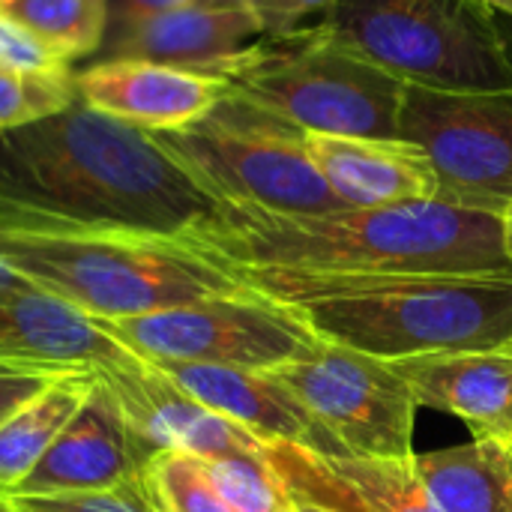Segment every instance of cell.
Wrapping results in <instances>:
<instances>
[{"label":"cell","instance_id":"cell-1","mask_svg":"<svg viewBox=\"0 0 512 512\" xmlns=\"http://www.w3.org/2000/svg\"><path fill=\"white\" fill-rule=\"evenodd\" d=\"M222 204L156 141L78 93L0 129V228L189 243Z\"/></svg>","mask_w":512,"mask_h":512},{"label":"cell","instance_id":"cell-2","mask_svg":"<svg viewBox=\"0 0 512 512\" xmlns=\"http://www.w3.org/2000/svg\"><path fill=\"white\" fill-rule=\"evenodd\" d=\"M189 249L222 270L512 276L504 219L444 201L282 216L222 204Z\"/></svg>","mask_w":512,"mask_h":512},{"label":"cell","instance_id":"cell-3","mask_svg":"<svg viewBox=\"0 0 512 512\" xmlns=\"http://www.w3.org/2000/svg\"><path fill=\"white\" fill-rule=\"evenodd\" d=\"M324 342L378 360L512 345V276L228 270Z\"/></svg>","mask_w":512,"mask_h":512},{"label":"cell","instance_id":"cell-4","mask_svg":"<svg viewBox=\"0 0 512 512\" xmlns=\"http://www.w3.org/2000/svg\"><path fill=\"white\" fill-rule=\"evenodd\" d=\"M0 261L99 321H123L246 291L186 243L0 228Z\"/></svg>","mask_w":512,"mask_h":512},{"label":"cell","instance_id":"cell-5","mask_svg":"<svg viewBox=\"0 0 512 512\" xmlns=\"http://www.w3.org/2000/svg\"><path fill=\"white\" fill-rule=\"evenodd\" d=\"M318 27L402 84L512 90L495 18L468 0H336Z\"/></svg>","mask_w":512,"mask_h":512},{"label":"cell","instance_id":"cell-6","mask_svg":"<svg viewBox=\"0 0 512 512\" xmlns=\"http://www.w3.org/2000/svg\"><path fill=\"white\" fill-rule=\"evenodd\" d=\"M237 96L300 132L399 138L405 84L330 42L318 24L261 39L225 75Z\"/></svg>","mask_w":512,"mask_h":512},{"label":"cell","instance_id":"cell-7","mask_svg":"<svg viewBox=\"0 0 512 512\" xmlns=\"http://www.w3.org/2000/svg\"><path fill=\"white\" fill-rule=\"evenodd\" d=\"M156 141L219 201L282 216L348 210L306 150V132L228 96L198 123L153 132Z\"/></svg>","mask_w":512,"mask_h":512},{"label":"cell","instance_id":"cell-8","mask_svg":"<svg viewBox=\"0 0 512 512\" xmlns=\"http://www.w3.org/2000/svg\"><path fill=\"white\" fill-rule=\"evenodd\" d=\"M396 135L429 159L438 198L504 216L512 204V90L405 84Z\"/></svg>","mask_w":512,"mask_h":512},{"label":"cell","instance_id":"cell-9","mask_svg":"<svg viewBox=\"0 0 512 512\" xmlns=\"http://www.w3.org/2000/svg\"><path fill=\"white\" fill-rule=\"evenodd\" d=\"M99 324L141 360L261 372L306 357L318 342L294 309L252 291Z\"/></svg>","mask_w":512,"mask_h":512},{"label":"cell","instance_id":"cell-10","mask_svg":"<svg viewBox=\"0 0 512 512\" xmlns=\"http://www.w3.org/2000/svg\"><path fill=\"white\" fill-rule=\"evenodd\" d=\"M273 375L300 399L342 456L411 459L417 396L390 360L318 339Z\"/></svg>","mask_w":512,"mask_h":512},{"label":"cell","instance_id":"cell-11","mask_svg":"<svg viewBox=\"0 0 512 512\" xmlns=\"http://www.w3.org/2000/svg\"><path fill=\"white\" fill-rule=\"evenodd\" d=\"M96 375L114 393L144 465L156 453L219 459L237 453H264L267 447L243 426L183 393L156 363L141 360L138 354L102 366Z\"/></svg>","mask_w":512,"mask_h":512},{"label":"cell","instance_id":"cell-12","mask_svg":"<svg viewBox=\"0 0 512 512\" xmlns=\"http://www.w3.org/2000/svg\"><path fill=\"white\" fill-rule=\"evenodd\" d=\"M261 39L267 30L243 0L201 3L111 27L90 60H150L225 75Z\"/></svg>","mask_w":512,"mask_h":512},{"label":"cell","instance_id":"cell-13","mask_svg":"<svg viewBox=\"0 0 512 512\" xmlns=\"http://www.w3.org/2000/svg\"><path fill=\"white\" fill-rule=\"evenodd\" d=\"M75 93L123 123L168 132L207 117L228 84L222 75L150 60H87L75 72Z\"/></svg>","mask_w":512,"mask_h":512},{"label":"cell","instance_id":"cell-14","mask_svg":"<svg viewBox=\"0 0 512 512\" xmlns=\"http://www.w3.org/2000/svg\"><path fill=\"white\" fill-rule=\"evenodd\" d=\"M144 471V459L108 384L93 372V387L57 441L9 498L72 495L117 486Z\"/></svg>","mask_w":512,"mask_h":512},{"label":"cell","instance_id":"cell-15","mask_svg":"<svg viewBox=\"0 0 512 512\" xmlns=\"http://www.w3.org/2000/svg\"><path fill=\"white\" fill-rule=\"evenodd\" d=\"M153 363V360H150ZM183 393L210 411L243 426L264 444H294L321 456H342L339 444L315 423L300 399L261 369L201 366V363H156Z\"/></svg>","mask_w":512,"mask_h":512},{"label":"cell","instance_id":"cell-16","mask_svg":"<svg viewBox=\"0 0 512 512\" xmlns=\"http://www.w3.org/2000/svg\"><path fill=\"white\" fill-rule=\"evenodd\" d=\"M135 357L96 318L39 291L0 288V363L45 366L54 372H96Z\"/></svg>","mask_w":512,"mask_h":512},{"label":"cell","instance_id":"cell-17","mask_svg":"<svg viewBox=\"0 0 512 512\" xmlns=\"http://www.w3.org/2000/svg\"><path fill=\"white\" fill-rule=\"evenodd\" d=\"M417 405L459 417L474 441H512V345L396 360Z\"/></svg>","mask_w":512,"mask_h":512},{"label":"cell","instance_id":"cell-18","mask_svg":"<svg viewBox=\"0 0 512 512\" xmlns=\"http://www.w3.org/2000/svg\"><path fill=\"white\" fill-rule=\"evenodd\" d=\"M306 150L345 207L369 210L438 198L429 159L402 138L306 132Z\"/></svg>","mask_w":512,"mask_h":512},{"label":"cell","instance_id":"cell-19","mask_svg":"<svg viewBox=\"0 0 512 512\" xmlns=\"http://www.w3.org/2000/svg\"><path fill=\"white\" fill-rule=\"evenodd\" d=\"M414 468L441 512H512V453L498 441L414 453Z\"/></svg>","mask_w":512,"mask_h":512},{"label":"cell","instance_id":"cell-20","mask_svg":"<svg viewBox=\"0 0 512 512\" xmlns=\"http://www.w3.org/2000/svg\"><path fill=\"white\" fill-rule=\"evenodd\" d=\"M93 387V372H66L0 423V498L18 492Z\"/></svg>","mask_w":512,"mask_h":512},{"label":"cell","instance_id":"cell-21","mask_svg":"<svg viewBox=\"0 0 512 512\" xmlns=\"http://www.w3.org/2000/svg\"><path fill=\"white\" fill-rule=\"evenodd\" d=\"M0 12L36 33L66 63L90 60L108 33V0H0Z\"/></svg>","mask_w":512,"mask_h":512},{"label":"cell","instance_id":"cell-22","mask_svg":"<svg viewBox=\"0 0 512 512\" xmlns=\"http://www.w3.org/2000/svg\"><path fill=\"white\" fill-rule=\"evenodd\" d=\"M321 465L360 501L366 512H441L411 459L321 456Z\"/></svg>","mask_w":512,"mask_h":512},{"label":"cell","instance_id":"cell-23","mask_svg":"<svg viewBox=\"0 0 512 512\" xmlns=\"http://www.w3.org/2000/svg\"><path fill=\"white\" fill-rule=\"evenodd\" d=\"M234 512H300L297 498L264 453L201 459Z\"/></svg>","mask_w":512,"mask_h":512},{"label":"cell","instance_id":"cell-24","mask_svg":"<svg viewBox=\"0 0 512 512\" xmlns=\"http://www.w3.org/2000/svg\"><path fill=\"white\" fill-rule=\"evenodd\" d=\"M144 480L159 512H234L198 456L156 453L144 465Z\"/></svg>","mask_w":512,"mask_h":512},{"label":"cell","instance_id":"cell-25","mask_svg":"<svg viewBox=\"0 0 512 512\" xmlns=\"http://www.w3.org/2000/svg\"><path fill=\"white\" fill-rule=\"evenodd\" d=\"M264 456L279 471L297 504H312L327 512H366L360 501L321 465L318 453L294 444H267Z\"/></svg>","mask_w":512,"mask_h":512},{"label":"cell","instance_id":"cell-26","mask_svg":"<svg viewBox=\"0 0 512 512\" xmlns=\"http://www.w3.org/2000/svg\"><path fill=\"white\" fill-rule=\"evenodd\" d=\"M75 99V69L57 75L0 72V129L42 120Z\"/></svg>","mask_w":512,"mask_h":512},{"label":"cell","instance_id":"cell-27","mask_svg":"<svg viewBox=\"0 0 512 512\" xmlns=\"http://www.w3.org/2000/svg\"><path fill=\"white\" fill-rule=\"evenodd\" d=\"M21 512H159L144 471L93 492H72V495H45V498H9Z\"/></svg>","mask_w":512,"mask_h":512},{"label":"cell","instance_id":"cell-28","mask_svg":"<svg viewBox=\"0 0 512 512\" xmlns=\"http://www.w3.org/2000/svg\"><path fill=\"white\" fill-rule=\"evenodd\" d=\"M66 63L54 48H48L36 33L12 21L0 12V72H21V75H57L69 72Z\"/></svg>","mask_w":512,"mask_h":512},{"label":"cell","instance_id":"cell-29","mask_svg":"<svg viewBox=\"0 0 512 512\" xmlns=\"http://www.w3.org/2000/svg\"><path fill=\"white\" fill-rule=\"evenodd\" d=\"M60 375L66 372L27 363H0V423L9 420L21 405L36 399L42 390H48Z\"/></svg>","mask_w":512,"mask_h":512},{"label":"cell","instance_id":"cell-30","mask_svg":"<svg viewBox=\"0 0 512 512\" xmlns=\"http://www.w3.org/2000/svg\"><path fill=\"white\" fill-rule=\"evenodd\" d=\"M264 24L267 39L276 36H288L294 30H300L303 18L315 15V12H327L336 0H243Z\"/></svg>","mask_w":512,"mask_h":512},{"label":"cell","instance_id":"cell-31","mask_svg":"<svg viewBox=\"0 0 512 512\" xmlns=\"http://www.w3.org/2000/svg\"><path fill=\"white\" fill-rule=\"evenodd\" d=\"M201 3H228V0H108V30L120 24H132L159 12L183 9V6H201Z\"/></svg>","mask_w":512,"mask_h":512},{"label":"cell","instance_id":"cell-32","mask_svg":"<svg viewBox=\"0 0 512 512\" xmlns=\"http://www.w3.org/2000/svg\"><path fill=\"white\" fill-rule=\"evenodd\" d=\"M492 18H495V30L501 36L504 54H507V60H510L512 66V18H507V15H492Z\"/></svg>","mask_w":512,"mask_h":512},{"label":"cell","instance_id":"cell-33","mask_svg":"<svg viewBox=\"0 0 512 512\" xmlns=\"http://www.w3.org/2000/svg\"><path fill=\"white\" fill-rule=\"evenodd\" d=\"M468 3H474V6H480V9H486L492 15H507V18H512V0H468Z\"/></svg>","mask_w":512,"mask_h":512},{"label":"cell","instance_id":"cell-34","mask_svg":"<svg viewBox=\"0 0 512 512\" xmlns=\"http://www.w3.org/2000/svg\"><path fill=\"white\" fill-rule=\"evenodd\" d=\"M18 285H27V279H21L15 270H9V267L0 261V288H18Z\"/></svg>","mask_w":512,"mask_h":512},{"label":"cell","instance_id":"cell-35","mask_svg":"<svg viewBox=\"0 0 512 512\" xmlns=\"http://www.w3.org/2000/svg\"><path fill=\"white\" fill-rule=\"evenodd\" d=\"M501 219H504V246H507V252H510L512 258V204L507 207V213Z\"/></svg>","mask_w":512,"mask_h":512},{"label":"cell","instance_id":"cell-36","mask_svg":"<svg viewBox=\"0 0 512 512\" xmlns=\"http://www.w3.org/2000/svg\"><path fill=\"white\" fill-rule=\"evenodd\" d=\"M0 512H21L9 498H0Z\"/></svg>","mask_w":512,"mask_h":512},{"label":"cell","instance_id":"cell-37","mask_svg":"<svg viewBox=\"0 0 512 512\" xmlns=\"http://www.w3.org/2000/svg\"><path fill=\"white\" fill-rule=\"evenodd\" d=\"M300 512H327V510H321V507H312V504H300Z\"/></svg>","mask_w":512,"mask_h":512},{"label":"cell","instance_id":"cell-38","mask_svg":"<svg viewBox=\"0 0 512 512\" xmlns=\"http://www.w3.org/2000/svg\"><path fill=\"white\" fill-rule=\"evenodd\" d=\"M510 453H512V441H510Z\"/></svg>","mask_w":512,"mask_h":512}]
</instances>
